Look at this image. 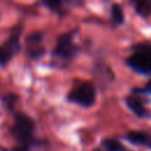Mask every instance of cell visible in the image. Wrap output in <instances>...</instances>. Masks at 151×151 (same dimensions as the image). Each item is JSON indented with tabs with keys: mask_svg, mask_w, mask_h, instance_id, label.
<instances>
[{
	"mask_svg": "<svg viewBox=\"0 0 151 151\" xmlns=\"http://www.w3.org/2000/svg\"><path fill=\"white\" fill-rule=\"evenodd\" d=\"M34 130L35 123L29 116L22 112L14 113V120L13 125L9 127V132L17 142L15 146L31 151L32 147L38 144L34 137Z\"/></svg>",
	"mask_w": 151,
	"mask_h": 151,
	"instance_id": "obj_1",
	"label": "cell"
},
{
	"mask_svg": "<svg viewBox=\"0 0 151 151\" xmlns=\"http://www.w3.org/2000/svg\"><path fill=\"white\" fill-rule=\"evenodd\" d=\"M76 29L65 32L63 34H60L57 38L55 41V46L52 51V58L57 59L61 63H70L73 59H76V57L79 54L80 48L79 46L74 42V34H76Z\"/></svg>",
	"mask_w": 151,
	"mask_h": 151,
	"instance_id": "obj_2",
	"label": "cell"
},
{
	"mask_svg": "<svg viewBox=\"0 0 151 151\" xmlns=\"http://www.w3.org/2000/svg\"><path fill=\"white\" fill-rule=\"evenodd\" d=\"M126 65L139 74L151 73V44H138L126 59Z\"/></svg>",
	"mask_w": 151,
	"mask_h": 151,
	"instance_id": "obj_3",
	"label": "cell"
},
{
	"mask_svg": "<svg viewBox=\"0 0 151 151\" xmlns=\"http://www.w3.org/2000/svg\"><path fill=\"white\" fill-rule=\"evenodd\" d=\"M66 99L67 101L81 107H91L96 104L97 91L91 83H80L79 85L73 86V88L67 93Z\"/></svg>",
	"mask_w": 151,
	"mask_h": 151,
	"instance_id": "obj_4",
	"label": "cell"
},
{
	"mask_svg": "<svg viewBox=\"0 0 151 151\" xmlns=\"http://www.w3.org/2000/svg\"><path fill=\"white\" fill-rule=\"evenodd\" d=\"M21 25L17 27L12 34L0 45V67H5L20 51V37H21Z\"/></svg>",
	"mask_w": 151,
	"mask_h": 151,
	"instance_id": "obj_5",
	"label": "cell"
},
{
	"mask_svg": "<svg viewBox=\"0 0 151 151\" xmlns=\"http://www.w3.org/2000/svg\"><path fill=\"white\" fill-rule=\"evenodd\" d=\"M44 41H45V33L41 31H34L26 37L25 39L26 53L29 59L38 60L45 55L46 50L44 46Z\"/></svg>",
	"mask_w": 151,
	"mask_h": 151,
	"instance_id": "obj_6",
	"label": "cell"
},
{
	"mask_svg": "<svg viewBox=\"0 0 151 151\" xmlns=\"http://www.w3.org/2000/svg\"><path fill=\"white\" fill-rule=\"evenodd\" d=\"M125 139H127L130 143L145 146L151 149V134L144 131H130L125 134Z\"/></svg>",
	"mask_w": 151,
	"mask_h": 151,
	"instance_id": "obj_7",
	"label": "cell"
},
{
	"mask_svg": "<svg viewBox=\"0 0 151 151\" xmlns=\"http://www.w3.org/2000/svg\"><path fill=\"white\" fill-rule=\"evenodd\" d=\"M125 101H126V105L127 107L138 117H146L147 112H146V109L143 104V100L136 96V94H129L126 98H125Z\"/></svg>",
	"mask_w": 151,
	"mask_h": 151,
	"instance_id": "obj_8",
	"label": "cell"
},
{
	"mask_svg": "<svg viewBox=\"0 0 151 151\" xmlns=\"http://www.w3.org/2000/svg\"><path fill=\"white\" fill-rule=\"evenodd\" d=\"M101 146L106 151H131L127 147H125L120 142L112 139V138H105L101 140Z\"/></svg>",
	"mask_w": 151,
	"mask_h": 151,
	"instance_id": "obj_9",
	"label": "cell"
},
{
	"mask_svg": "<svg viewBox=\"0 0 151 151\" xmlns=\"http://www.w3.org/2000/svg\"><path fill=\"white\" fill-rule=\"evenodd\" d=\"M111 21L114 26H120L124 24V11L118 4H113L111 6Z\"/></svg>",
	"mask_w": 151,
	"mask_h": 151,
	"instance_id": "obj_10",
	"label": "cell"
},
{
	"mask_svg": "<svg viewBox=\"0 0 151 151\" xmlns=\"http://www.w3.org/2000/svg\"><path fill=\"white\" fill-rule=\"evenodd\" d=\"M42 5L46 6L47 8H50L52 12L57 13L59 17H64V15L66 14V8H65V2H64V1H59V0H54V1H44Z\"/></svg>",
	"mask_w": 151,
	"mask_h": 151,
	"instance_id": "obj_11",
	"label": "cell"
},
{
	"mask_svg": "<svg viewBox=\"0 0 151 151\" xmlns=\"http://www.w3.org/2000/svg\"><path fill=\"white\" fill-rule=\"evenodd\" d=\"M134 9L140 17L147 18L151 15V2L150 1H137L134 4Z\"/></svg>",
	"mask_w": 151,
	"mask_h": 151,
	"instance_id": "obj_12",
	"label": "cell"
},
{
	"mask_svg": "<svg viewBox=\"0 0 151 151\" xmlns=\"http://www.w3.org/2000/svg\"><path fill=\"white\" fill-rule=\"evenodd\" d=\"M19 99V97L17 96V94H14V93H8V94H6V96H4L2 98H1V100H2V103H4V105H5V107L8 110V111H13V109H14V104H15V101Z\"/></svg>",
	"mask_w": 151,
	"mask_h": 151,
	"instance_id": "obj_13",
	"label": "cell"
},
{
	"mask_svg": "<svg viewBox=\"0 0 151 151\" xmlns=\"http://www.w3.org/2000/svg\"><path fill=\"white\" fill-rule=\"evenodd\" d=\"M146 90H147V91L151 93V79L149 80V83H147V85H146Z\"/></svg>",
	"mask_w": 151,
	"mask_h": 151,
	"instance_id": "obj_14",
	"label": "cell"
},
{
	"mask_svg": "<svg viewBox=\"0 0 151 151\" xmlns=\"http://www.w3.org/2000/svg\"><path fill=\"white\" fill-rule=\"evenodd\" d=\"M92 151H104V150H101V149H94V150H92Z\"/></svg>",
	"mask_w": 151,
	"mask_h": 151,
	"instance_id": "obj_15",
	"label": "cell"
}]
</instances>
